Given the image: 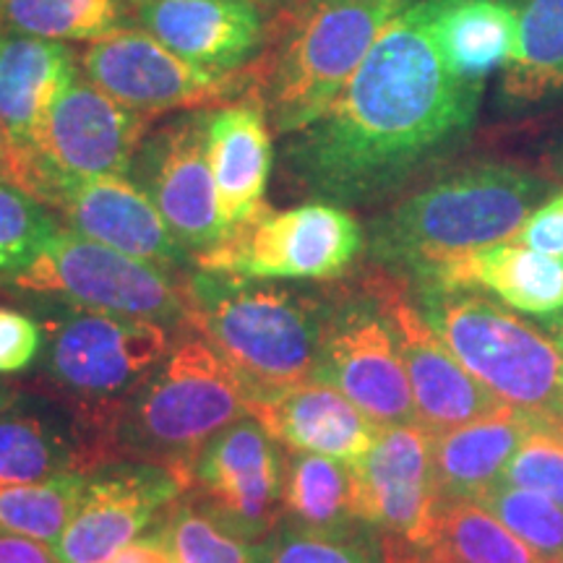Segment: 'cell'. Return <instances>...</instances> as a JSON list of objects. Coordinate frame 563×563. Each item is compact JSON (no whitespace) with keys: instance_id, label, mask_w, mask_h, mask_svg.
Wrapping results in <instances>:
<instances>
[{"instance_id":"3957f363","label":"cell","mask_w":563,"mask_h":563,"mask_svg":"<svg viewBox=\"0 0 563 563\" xmlns=\"http://www.w3.org/2000/svg\"><path fill=\"white\" fill-rule=\"evenodd\" d=\"M45 378L74 418L84 473L118 462L121 422L170 355L165 323L68 308L45 327Z\"/></svg>"},{"instance_id":"e575fe53","label":"cell","mask_w":563,"mask_h":563,"mask_svg":"<svg viewBox=\"0 0 563 563\" xmlns=\"http://www.w3.org/2000/svg\"><path fill=\"white\" fill-rule=\"evenodd\" d=\"M42 336L37 321L0 306V373L24 371L40 355Z\"/></svg>"},{"instance_id":"6da1fadb","label":"cell","mask_w":563,"mask_h":563,"mask_svg":"<svg viewBox=\"0 0 563 563\" xmlns=\"http://www.w3.org/2000/svg\"><path fill=\"white\" fill-rule=\"evenodd\" d=\"M446 3L405 0L340 97L285 139L282 162L316 201H389L473 136L488 84L464 79L443 53Z\"/></svg>"},{"instance_id":"8fae6325","label":"cell","mask_w":563,"mask_h":563,"mask_svg":"<svg viewBox=\"0 0 563 563\" xmlns=\"http://www.w3.org/2000/svg\"><path fill=\"white\" fill-rule=\"evenodd\" d=\"M79 63L97 89L146 118L214 108L256 89V60L228 74L194 66L141 26H123L89 42Z\"/></svg>"},{"instance_id":"836d02e7","label":"cell","mask_w":563,"mask_h":563,"mask_svg":"<svg viewBox=\"0 0 563 563\" xmlns=\"http://www.w3.org/2000/svg\"><path fill=\"white\" fill-rule=\"evenodd\" d=\"M501 483L534 490L563 506V426L538 422L514 454Z\"/></svg>"},{"instance_id":"8992f818","label":"cell","mask_w":563,"mask_h":563,"mask_svg":"<svg viewBox=\"0 0 563 563\" xmlns=\"http://www.w3.org/2000/svg\"><path fill=\"white\" fill-rule=\"evenodd\" d=\"M251 386L207 340H186L141 386L118 433V456L173 473L186 496L194 464L230 426L249 418Z\"/></svg>"},{"instance_id":"5b68a950","label":"cell","mask_w":563,"mask_h":563,"mask_svg":"<svg viewBox=\"0 0 563 563\" xmlns=\"http://www.w3.org/2000/svg\"><path fill=\"white\" fill-rule=\"evenodd\" d=\"M405 0H298L258 55L256 89L274 136H292L332 104Z\"/></svg>"},{"instance_id":"30bf717a","label":"cell","mask_w":563,"mask_h":563,"mask_svg":"<svg viewBox=\"0 0 563 563\" xmlns=\"http://www.w3.org/2000/svg\"><path fill=\"white\" fill-rule=\"evenodd\" d=\"M154 118L139 115L79 74L42 123L34 157L19 188L47 207L70 183L100 175H131Z\"/></svg>"},{"instance_id":"9c48e42d","label":"cell","mask_w":563,"mask_h":563,"mask_svg":"<svg viewBox=\"0 0 563 563\" xmlns=\"http://www.w3.org/2000/svg\"><path fill=\"white\" fill-rule=\"evenodd\" d=\"M19 290L58 295L91 311L157 323H186V277L165 266L60 230L11 282Z\"/></svg>"},{"instance_id":"d4e9b609","label":"cell","mask_w":563,"mask_h":563,"mask_svg":"<svg viewBox=\"0 0 563 563\" xmlns=\"http://www.w3.org/2000/svg\"><path fill=\"white\" fill-rule=\"evenodd\" d=\"M517 45L496 102L511 118L540 115L563 104V0H514Z\"/></svg>"},{"instance_id":"ac0fdd59","label":"cell","mask_w":563,"mask_h":563,"mask_svg":"<svg viewBox=\"0 0 563 563\" xmlns=\"http://www.w3.org/2000/svg\"><path fill=\"white\" fill-rule=\"evenodd\" d=\"M136 26L209 70H241L269 45L279 13L251 0H133Z\"/></svg>"},{"instance_id":"ba28073f","label":"cell","mask_w":563,"mask_h":563,"mask_svg":"<svg viewBox=\"0 0 563 563\" xmlns=\"http://www.w3.org/2000/svg\"><path fill=\"white\" fill-rule=\"evenodd\" d=\"M363 251L365 230L347 209L308 201L285 211L264 207L214 249L196 253L194 264L245 279L323 282L342 277Z\"/></svg>"},{"instance_id":"60d3db41","label":"cell","mask_w":563,"mask_h":563,"mask_svg":"<svg viewBox=\"0 0 563 563\" xmlns=\"http://www.w3.org/2000/svg\"><path fill=\"white\" fill-rule=\"evenodd\" d=\"M9 173V146H5L3 131H0V178H5Z\"/></svg>"},{"instance_id":"1f68e13d","label":"cell","mask_w":563,"mask_h":563,"mask_svg":"<svg viewBox=\"0 0 563 563\" xmlns=\"http://www.w3.org/2000/svg\"><path fill=\"white\" fill-rule=\"evenodd\" d=\"M545 563H563V506L540 493L496 483L475 501Z\"/></svg>"},{"instance_id":"9a60e30c","label":"cell","mask_w":563,"mask_h":563,"mask_svg":"<svg viewBox=\"0 0 563 563\" xmlns=\"http://www.w3.org/2000/svg\"><path fill=\"white\" fill-rule=\"evenodd\" d=\"M211 110H186L146 133L131 165L133 183L144 188L191 256L214 249L228 235L209 165Z\"/></svg>"},{"instance_id":"ab89813d","label":"cell","mask_w":563,"mask_h":563,"mask_svg":"<svg viewBox=\"0 0 563 563\" xmlns=\"http://www.w3.org/2000/svg\"><path fill=\"white\" fill-rule=\"evenodd\" d=\"M545 329H548V334H551L553 340L561 344V350H563V311L551 316V319H545Z\"/></svg>"},{"instance_id":"5bb4252c","label":"cell","mask_w":563,"mask_h":563,"mask_svg":"<svg viewBox=\"0 0 563 563\" xmlns=\"http://www.w3.org/2000/svg\"><path fill=\"white\" fill-rule=\"evenodd\" d=\"M352 467L361 519L382 534L386 559L426 553L443 501L433 473L431 433L418 422L384 428L371 452Z\"/></svg>"},{"instance_id":"484cf974","label":"cell","mask_w":563,"mask_h":563,"mask_svg":"<svg viewBox=\"0 0 563 563\" xmlns=\"http://www.w3.org/2000/svg\"><path fill=\"white\" fill-rule=\"evenodd\" d=\"M443 53L464 79L488 84L517 45L514 0H449L439 19Z\"/></svg>"},{"instance_id":"ee69618b","label":"cell","mask_w":563,"mask_h":563,"mask_svg":"<svg viewBox=\"0 0 563 563\" xmlns=\"http://www.w3.org/2000/svg\"><path fill=\"white\" fill-rule=\"evenodd\" d=\"M292 3H298V0H282V9H287V5H292Z\"/></svg>"},{"instance_id":"ffe728a7","label":"cell","mask_w":563,"mask_h":563,"mask_svg":"<svg viewBox=\"0 0 563 563\" xmlns=\"http://www.w3.org/2000/svg\"><path fill=\"white\" fill-rule=\"evenodd\" d=\"M66 42L0 30V131L9 146L5 180L21 186L34 157L42 123L55 100L81 74Z\"/></svg>"},{"instance_id":"74e56055","label":"cell","mask_w":563,"mask_h":563,"mask_svg":"<svg viewBox=\"0 0 563 563\" xmlns=\"http://www.w3.org/2000/svg\"><path fill=\"white\" fill-rule=\"evenodd\" d=\"M110 563H178L170 551V545L165 543L162 534H152V538L136 540L129 548H123Z\"/></svg>"},{"instance_id":"7a4b0ae2","label":"cell","mask_w":563,"mask_h":563,"mask_svg":"<svg viewBox=\"0 0 563 563\" xmlns=\"http://www.w3.org/2000/svg\"><path fill=\"white\" fill-rule=\"evenodd\" d=\"M553 191L551 180L514 162L449 167L373 217L365 251L378 269L410 282L441 258L511 241Z\"/></svg>"},{"instance_id":"52a82bcc","label":"cell","mask_w":563,"mask_h":563,"mask_svg":"<svg viewBox=\"0 0 563 563\" xmlns=\"http://www.w3.org/2000/svg\"><path fill=\"white\" fill-rule=\"evenodd\" d=\"M415 306L452 355L504 405L563 426V350L488 295L412 287Z\"/></svg>"},{"instance_id":"2e32d148","label":"cell","mask_w":563,"mask_h":563,"mask_svg":"<svg viewBox=\"0 0 563 563\" xmlns=\"http://www.w3.org/2000/svg\"><path fill=\"white\" fill-rule=\"evenodd\" d=\"M382 302L391 334L397 340L407 382L412 389L418 426L443 433L498 412L504 405L452 355L439 334L415 306L410 285L397 274L378 269L365 277Z\"/></svg>"},{"instance_id":"d6986e66","label":"cell","mask_w":563,"mask_h":563,"mask_svg":"<svg viewBox=\"0 0 563 563\" xmlns=\"http://www.w3.org/2000/svg\"><path fill=\"white\" fill-rule=\"evenodd\" d=\"M51 209L60 211L63 222L76 235L141 262L173 272L194 262L191 253L175 241L154 201L129 175H100L70 183L55 196Z\"/></svg>"},{"instance_id":"603a6c76","label":"cell","mask_w":563,"mask_h":563,"mask_svg":"<svg viewBox=\"0 0 563 563\" xmlns=\"http://www.w3.org/2000/svg\"><path fill=\"white\" fill-rule=\"evenodd\" d=\"M209 165L224 232L241 228L266 207L274 144L269 118L256 95L211 110Z\"/></svg>"},{"instance_id":"d590c367","label":"cell","mask_w":563,"mask_h":563,"mask_svg":"<svg viewBox=\"0 0 563 563\" xmlns=\"http://www.w3.org/2000/svg\"><path fill=\"white\" fill-rule=\"evenodd\" d=\"M511 243L563 258V191H553L514 232Z\"/></svg>"},{"instance_id":"f1b7e54d","label":"cell","mask_w":563,"mask_h":563,"mask_svg":"<svg viewBox=\"0 0 563 563\" xmlns=\"http://www.w3.org/2000/svg\"><path fill=\"white\" fill-rule=\"evenodd\" d=\"M131 0H0V30L51 42H95L129 26Z\"/></svg>"},{"instance_id":"7402d4cb","label":"cell","mask_w":563,"mask_h":563,"mask_svg":"<svg viewBox=\"0 0 563 563\" xmlns=\"http://www.w3.org/2000/svg\"><path fill=\"white\" fill-rule=\"evenodd\" d=\"M407 285L483 292L511 311L538 319L563 311V258L511 241L441 258Z\"/></svg>"},{"instance_id":"e0dca14e","label":"cell","mask_w":563,"mask_h":563,"mask_svg":"<svg viewBox=\"0 0 563 563\" xmlns=\"http://www.w3.org/2000/svg\"><path fill=\"white\" fill-rule=\"evenodd\" d=\"M183 496V485L157 464H129L87 483L79 509L55 543L58 563H110L136 543L162 509Z\"/></svg>"},{"instance_id":"f35d334b","label":"cell","mask_w":563,"mask_h":563,"mask_svg":"<svg viewBox=\"0 0 563 563\" xmlns=\"http://www.w3.org/2000/svg\"><path fill=\"white\" fill-rule=\"evenodd\" d=\"M548 159H551V167L555 173V178L563 180V131L555 136L553 146H551V154H548Z\"/></svg>"},{"instance_id":"4fadbf2b","label":"cell","mask_w":563,"mask_h":563,"mask_svg":"<svg viewBox=\"0 0 563 563\" xmlns=\"http://www.w3.org/2000/svg\"><path fill=\"white\" fill-rule=\"evenodd\" d=\"M285 475L279 443L249 415L203 449L186 496L222 530L266 543L285 519Z\"/></svg>"},{"instance_id":"4316f807","label":"cell","mask_w":563,"mask_h":563,"mask_svg":"<svg viewBox=\"0 0 563 563\" xmlns=\"http://www.w3.org/2000/svg\"><path fill=\"white\" fill-rule=\"evenodd\" d=\"M285 517L292 527L313 532H347L365 525L352 462L300 452L287 460Z\"/></svg>"},{"instance_id":"b9f144b4","label":"cell","mask_w":563,"mask_h":563,"mask_svg":"<svg viewBox=\"0 0 563 563\" xmlns=\"http://www.w3.org/2000/svg\"><path fill=\"white\" fill-rule=\"evenodd\" d=\"M131 3H133V0H131ZM251 3L264 5V9L272 11V13H279L282 11V0H251Z\"/></svg>"},{"instance_id":"277c9868","label":"cell","mask_w":563,"mask_h":563,"mask_svg":"<svg viewBox=\"0 0 563 563\" xmlns=\"http://www.w3.org/2000/svg\"><path fill=\"white\" fill-rule=\"evenodd\" d=\"M186 327L245 378L253 397L313 382L327 300L222 272L186 277Z\"/></svg>"},{"instance_id":"7c38bea8","label":"cell","mask_w":563,"mask_h":563,"mask_svg":"<svg viewBox=\"0 0 563 563\" xmlns=\"http://www.w3.org/2000/svg\"><path fill=\"white\" fill-rule=\"evenodd\" d=\"M327 302L313 382L334 386L382 428L418 422L397 340L368 282Z\"/></svg>"},{"instance_id":"83f0119b","label":"cell","mask_w":563,"mask_h":563,"mask_svg":"<svg viewBox=\"0 0 563 563\" xmlns=\"http://www.w3.org/2000/svg\"><path fill=\"white\" fill-rule=\"evenodd\" d=\"M68 473H84L79 443L40 415L11 405L0 412V485L45 483Z\"/></svg>"},{"instance_id":"cb8c5ba5","label":"cell","mask_w":563,"mask_h":563,"mask_svg":"<svg viewBox=\"0 0 563 563\" xmlns=\"http://www.w3.org/2000/svg\"><path fill=\"white\" fill-rule=\"evenodd\" d=\"M534 426L538 420L514 407H501L467 426L431 433L433 473L443 501H477L485 490L501 483Z\"/></svg>"},{"instance_id":"7bdbcfd3","label":"cell","mask_w":563,"mask_h":563,"mask_svg":"<svg viewBox=\"0 0 563 563\" xmlns=\"http://www.w3.org/2000/svg\"><path fill=\"white\" fill-rule=\"evenodd\" d=\"M9 405H11V389L0 384V412H3Z\"/></svg>"},{"instance_id":"8d00e7d4","label":"cell","mask_w":563,"mask_h":563,"mask_svg":"<svg viewBox=\"0 0 563 563\" xmlns=\"http://www.w3.org/2000/svg\"><path fill=\"white\" fill-rule=\"evenodd\" d=\"M0 563H58V559L51 548L34 540L0 534Z\"/></svg>"},{"instance_id":"4dcf8cb0","label":"cell","mask_w":563,"mask_h":563,"mask_svg":"<svg viewBox=\"0 0 563 563\" xmlns=\"http://www.w3.org/2000/svg\"><path fill=\"white\" fill-rule=\"evenodd\" d=\"M60 232L47 203L0 178V285H11Z\"/></svg>"},{"instance_id":"d6a6232c","label":"cell","mask_w":563,"mask_h":563,"mask_svg":"<svg viewBox=\"0 0 563 563\" xmlns=\"http://www.w3.org/2000/svg\"><path fill=\"white\" fill-rule=\"evenodd\" d=\"M269 563H384V551L368 525L347 532H313L287 525L274 538Z\"/></svg>"},{"instance_id":"f546056e","label":"cell","mask_w":563,"mask_h":563,"mask_svg":"<svg viewBox=\"0 0 563 563\" xmlns=\"http://www.w3.org/2000/svg\"><path fill=\"white\" fill-rule=\"evenodd\" d=\"M87 473H68L45 483L0 485V532L55 545L79 509Z\"/></svg>"},{"instance_id":"44dd1931","label":"cell","mask_w":563,"mask_h":563,"mask_svg":"<svg viewBox=\"0 0 563 563\" xmlns=\"http://www.w3.org/2000/svg\"><path fill=\"white\" fill-rule=\"evenodd\" d=\"M249 415L279 446L342 462H357L368 454L384 431L342 391L321 382L251 399Z\"/></svg>"}]
</instances>
